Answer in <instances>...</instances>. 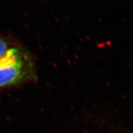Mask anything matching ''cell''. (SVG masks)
<instances>
[{
    "instance_id": "6da1fadb",
    "label": "cell",
    "mask_w": 133,
    "mask_h": 133,
    "mask_svg": "<svg viewBox=\"0 0 133 133\" xmlns=\"http://www.w3.org/2000/svg\"><path fill=\"white\" fill-rule=\"evenodd\" d=\"M34 75V64L22 48L13 44L0 57V88L20 84Z\"/></svg>"
},
{
    "instance_id": "7a4b0ae2",
    "label": "cell",
    "mask_w": 133,
    "mask_h": 133,
    "mask_svg": "<svg viewBox=\"0 0 133 133\" xmlns=\"http://www.w3.org/2000/svg\"><path fill=\"white\" fill-rule=\"evenodd\" d=\"M12 45V43H10L8 39L0 36V57L7 52Z\"/></svg>"
}]
</instances>
